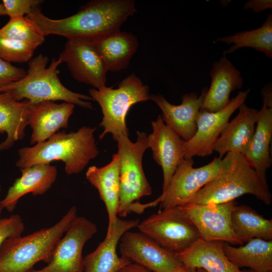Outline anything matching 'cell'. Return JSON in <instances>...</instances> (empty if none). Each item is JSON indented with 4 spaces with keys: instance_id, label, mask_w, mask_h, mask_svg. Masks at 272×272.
I'll list each match as a JSON object with an SVG mask.
<instances>
[{
    "instance_id": "d590c367",
    "label": "cell",
    "mask_w": 272,
    "mask_h": 272,
    "mask_svg": "<svg viewBox=\"0 0 272 272\" xmlns=\"http://www.w3.org/2000/svg\"><path fill=\"white\" fill-rule=\"evenodd\" d=\"M118 272H153L134 262H131L121 268Z\"/></svg>"
},
{
    "instance_id": "8fae6325",
    "label": "cell",
    "mask_w": 272,
    "mask_h": 272,
    "mask_svg": "<svg viewBox=\"0 0 272 272\" xmlns=\"http://www.w3.org/2000/svg\"><path fill=\"white\" fill-rule=\"evenodd\" d=\"M250 92V89L239 91L219 111L211 112L200 110L196 120V132L190 140L184 143V158L206 157L213 153L214 146L230 116L244 103Z\"/></svg>"
},
{
    "instance_id": "d4e9b609",
    "label": "cell",
    "mask_w": 272,
    "mask_h": 272,
    "mask_svg": "<svg viewBox=\"0 0 272 272\" xmlns=\"http://www.w3.org/2000/svg\"><path fill=\"white\" fill-rule=\"evenodd\" d=\"M91 41L107 71L111 72H118L127 68L139 45L135 35L120 30Z\"/></svg>"
},
{
    "instance_id": "b9f144b4",
    "label": "cell",
    "mask_w": 272,
    "mask_h": 272,
    "mask_svg": "<svg viewBox=\"0 0 272 272\" xmlns=\"http://www.w3.org/2000/svg\"><path fill=\"white\" fill-rule=\"evenodd\" d=\"M242 272H258V271H254V270L250 269V270H242ZM270 272H272V271H270Z\"/></svg>"
},
{
    "instance_id": "30bf717a",
    "label": "cell",
    "mask_w": 272,
    "mask_h": 272,
    "mask_svg": "<svg viewBox=\"0 0 272 272\" xmlns=\"http://www.w3.org/2000/svg\"><path fill=\"white\" fill-rule=\"evenodd\" d=\"M97 231L94 223L77 216L59 240L47 265L28 272H84L83 247Z\"/></svg>"
},
{
    "instance_id": "4316f807",
    "label": "cell",
    "mask_w": 272,
    "mask_h": 272,
    "mask_svg": "<svg viewBox=\"0 0 272 272\" xmlns=\"http://www.w3.org/2000/svg\"><path fill=\"white\" fill-rule=\"evenodd\" d=\"M223 251L236 267H248L258 272L272 271V241L253 238L244 245L234 247L224 242Z\"/></svg>"
},
{
    "instance_id": "9c48e42d",
    "label": "cell",
    "mask_w": 272,
    "mask_h": 272,
    "mask_svg": "<svg viewBox=\"0 0 272 272\" xmlns=\"http://www.w3.org/2000/svg\"><path fill=\"white\" fill-rule=\"evenodd\" d=\"M222 159L193 167L192 158H184L177 166L166 189L158 197L164 209L186 206L194 195L219 174Z\"/></svg>"
},
{
    "instance_id": "4dcf8cb0",
    "label": "cell",
    "mask_w": 272,
    "mask_h": 272,
    "mask_svg": "<svg viewBox=\"0 0 272 272\" xmlns=\"http://www.w3.org/2000/svg\"><path fill=\"white\" fill-rule=\"evenodd\" d=\"M35 49L27 44L0 36V58L9 62H29Z\"/></svg>"
},
{
    "instance_id": "7402d4cb",
    "label": "cell",
    "mask_w": 272,
    "mask_h": 272,
    "mask_svg": "<svg viewBox=\"0 0 272 272\" xmlns=\"http://www.w3.org/2000/svg\"><path fill=\"white\" fill-rule=\"evenodd\" d=\"M75 105L47 101L35 104L29 118L32 129L30 143L35 145L48 140L61 128L68 127Z\"/></svg>"
},
{
    "instance_id": "d6a6232c",
    "label": "cell",
    "mask_w": 272,
    "mask_h": 272,
    "mask_svg": "<svg viewBox=\"0 0 272 272\" xmlns=\"http://www.w3.org/2000/svg\"><path fill=\"white\" fill-rule=\"evenodd\" d=\"M42 0H3L6 15L10 18L24 16L43 3Z\"/></svg>"
},
{
    "instance_id": "e575fe53",
    "label": "cell",
    "mask_w": 272,
    "mask_h": 272,
    "mask_svg": "<svg viewBox=\"0 0 272 272\" xmlns=\"http://www.w3.org/2000/svg\"><path fill=\"white\" fill-rule=\"evenodd\" d=\"M271 8V0H250L245 2L243 7L244 10L251 9L255 14Z\"/></svg>"
},
{
    "instance_id": "52a82bcc",
    "label": "cell",
    "mask_w": 272,
    "mask_h": 272,
    "mask_svg": "<svg viewBox=\"0 0 272 272\" xmlns=\"http://www.w3.org/2000/svg\"><path fill=\"white\" fill-rule=\"evenodd\" d=\"M90 97L100 105L103 113L100 126L104 128L99 138L108 133L116 137L123 133L128 136L125 118L130 108L134 104L150 99L149 87L134 73L123 79L116 89L106 86L101 90L91 88Z\"/></svg>"
},
{
    "instance_id": "4fadbf2b",
    "label": "cell",
    "mask_w": 272,
    "mask_h": 272,
    "mask_svg": "<svg viewBox=\"0 0 272 272\" xmlns=\"http://www.w3.org/2000/svg\"><path fill=\"white\" fill-rule=\"evenodd\" d=\"M59 57L77 81L101 90L106 86V65L91 40L67 39Z\"/></svg>"
},
{
    "instance_id": "ffe728a7",
    "label": "cell",
    "mask_w": 272,
    "mask_h": 272,
    "mask_svg": "<svg viewBox=\"0 0 272 272\" xmlns=\"http://www.w3.org/2000/svg\"><path fill=\"white\" fill-rule=\"evenodd\" d=\"M21 176L9 187L2 200L3 209L9 212L14 211L19 199L28 193L40 195L52 186L57 177V169L50 164H39L20 169Z\"/></svg>"
},
{
    "instance_id": "ab89813d",
    "label": "cell",
    "mask_w": 272,
    "mask_h": 272,
    "mask_svg": "<svg viewBox=\"0 0 272 272\" xmlns=\"http://www.w3.org/2000/svg\"><path fill=\"white\" fill-rule=\"evenodd\" d=\"M1 185H0V192H1ZM3 205H2V200H1L0 199V219L2 218L1 217V214H2V211L3 210Z\"/></svg>"
},
{
    "instance_id": "cb8c5ba5",
    "label": "cell",
    "mask_w": 272,
    "mask_h": 272,
    "mask_svg": "<svg viewBox=\"0 0 272 272\" xmlns=\"http://www.w3.org/2000/svg\"><path fill=\"white\" fill-rule=\"evenodd\" d=\"M34 104L27 100L18 101L8 92L0 93V133L7 134L0 143V151L11 148L23 139Z\"/></svg>"
},
{
    "instance_id": "44dd1931",
    "label": "cell",
    "mask_w": 272,
    "mask_h": 272,
    "mask_svg": "<svg viewBox=\"0 0 272 272\" xmlns=\"http://www.w3.org/2000/svg\"><path fill=\"white\" fill-rule=\"evenodd\" d=\"M238 109V114L228 122L214 146V151L221 159L229 152L244 155L252 139L258 110L244 103Z\"/></svg>"
},
{
    "instance_id": "f546056e",
    "label": "cell",
    "mask_w": 272,
    "mask_h": 272,
    "mask_svg": "<svg viewBox=\"0 0 272 272\" xmlns=\"http://www.w3.org/2000/svg\"><path fill=\"white\" fill-rule=\"evenodd\" d=\"M0 36L27 44L35 49L45 40L39 26L26 16L10 18L8 23L0 29Z\"/></svg>"
},
{
    "instance_id": "1f68e13d",
    "label": "cell",
    "mask_w": 272,
    "mask_h": 272,
    "mask_svg": "<svg viewBox=\"0 0 272 272\" xmlns=\"http://www.w3.org/2000/svg\"><path fill=\"white\" fill-rule=\"evenodd\" d=\"M24 222L18 214H12L0 219V247L8 238L22 235L24 230Z\"/></svg>"
},
{
    "instance_id": "7c38bea8",
    "label": "cell",
    "mask_w": 272,
    "mask_h": 272,
    "mask_svg": "<svg viewBox=\"0 0 272 272\" xmlns=\"http://www.w3.org/2000/svg\"><path fill=\"white\" fill-rule=\"evenodd\" d=\"M234 201L218 204L188 205L180 207L198 231L200 238L242 245L232 226L231 213Z\"/></svg>"
},
{
    "instance_id": "836d02e7",
    "label": "cell",
    "mask_w": 272,
    "mask_h": 272,
    "mask_svg": "<svg viewBox=\"0 0 272 272\" xmlns=\"http://www.w3.org/2000/svg\"><path fill=\"white\" fill-rule=\"evenodd\" d=\"M27 72L0 58V87L23 78Z\"/></svg>"
},
{
    "instance_id": "f1b7e54d",
    "label": "cell",
    "mask_w": 272,
    "mask_h": 272,
    "mask_svg": "<svg viewBox=\"0 0 272 272\" xmlns=\"http://www.w3.org/2000/svg\"><path fill=\"white\" fill-rule=\"evenodd\" d=\"M216 41L228 44H233L223 52L224 56L244 47H250L260 51L269 58H272V13L258 28L239 31L232 35L220 37Z\"/></svg>"
},
{
    "instance_id": "5b68a950",
    "label": "cell",
    "mask_w": 272,
    "mask_h": 272,
    "mask_svg": "<svg viewBox=\"0 0 272 272\" xmlns=\"http://www.w3.org/2000/svg\"><path fill=\"white\" fill-rule=\"evenodd\" d=\"M77 216L74 206L51 227L6 239L0 247V272H28L40 261L49 262L57 243Z\"/></svg>"
},
{
    "instance_id": "74e56055",
    "label": "cell",
    "mask_w": 272,
    "mask_h": 272,
    "mask_svg": "<svg viewBox=\"0 0 272 272\" xmlns=\"http://www.w3.org/2000/svg\"><path fill=\"white\" fill-rule=\"evenodd\" d=\"M169 272H196V269L187 267L182 264Z\"/></svg>"
},
{
    "instance_id": "8992f818",
    "label": "cell",
    "mask_w": 272,
    "mask_h": 272,
    "mask_svg": "<svg viewBox=\"0 0 272 272\" xmlns=\"http://www.w3.org/2000/svg\"><path fill=\"white\" fill-rule=\"evenodd\" d=\"M115 140L118 146L120 173L118 216L125 217L133 212L135 202L152 193L142 165L143 155L149 148L148 135L138 131L137 141L132 142L128 135L120 133Z\"/></svg>"
},
{
    "instance_id": "5bb4252c",
    "label": "cell",
    "mask_w": 272,
    "mask_h": 272,
    "mask_svg": "<svg viewBox=\"0 0 272 272\" xmlns=\"http://www.w3.org/2000/svg\"><path fill=\"white\" fill-rule=\"evenodd\" d=\"M118 244L121 256L153 272H169L182 264L175 254L141 232H125Z\"/></svg>"
},
{
    "instance_id": "ac0fdd59",
    "label": "cell",
    "mask_w": 272,
    "mask_h": 272,
    "mask_svg": "<svg viewBox=\"0 0 272 272\" xmlns=\"http://www.w3.org/2000/svg\"><path fill=\"white\" fill-rule=\"evenodd\" d=\"M209 74L211 84L200 109L215 112L229 104L231 92L242 87L243 79L241 72L224 55L213 63Z\"/></svg>"
},
{
    "instance_id": "d6986e66",
    "label": "cell",
    "mask_w": 272,
    "mask_h": 272,
    "mask_svg": "<svg viewBox=\"0 0 272 272\" xmlns=\"http://www.w3.org/2000/svg\"><path fill=\"white\" fill-rule=\"evenodd\" d=\"M86 177L98 190L100 197L105 204L108 217L106 236H108L112 231L118 218L120 173L117 154H114L111 162L103 167H89L86 173Z\"/></svg>"
},
{
    "instance_id": "60d3db41",
    "label": "cell",
    "mask_w": 272,
    "mask_h": 272,
    "mask_svg": "<svg viewBox=\"0 0 272 272\" xmlns=\"http://www.w3.org/2000/svg\"><path fill=\"white\" fill-rule=\"evenodd\" d=\"M196 272H207L205 269L201 268H196Z\"/></svg>"
},
{
    "instance_id": "8d00e7d4",
    "label": "cell",
    "mask_w": 272,
    "mask_h": 272,
    "mask_svg": "<svg viewBox=\"0 0 272 272\" xmlns=\"http://www.w3.org/2000/svg\"><path fill=\"white\" fill-rule=\"evenodd\" d=\"M261 94L263 97V101L267 106L272 107V94L271 86L269 84L267 85L261 90Z\"/></svg>"
},
{
    "instance_id": "f35d334b",
    "label": "cell",
    "mask_w": 272,
    "mask_h": 272,
    "mask_svg": "<svg viewBox=\"0 0 272 272\" xmlns=\"http://www.w3.org/2000/svg\"><path fill=\"white\" fill-rule=\"evenodd\" d=\"M6 15L5 9L3 4L0 3V16Z\"/></svg>"
},
{
    "instance_id": "9a60e30c",
    "label": "cell",
    "mask_w": 272,
    "mask_h": 272,
    "mask_svg": "<svg viewBox=\"0 0 272 272\" xmlns=\"http://www.w3.org/2000/svg\"><path fill=\"white\" fill-rule=\"evenodd\" d=\"M152 132L148 135V148L163 171V191L167 187L180 163L184 159V141L163 121L159 115L151 122Z\"/></svg>"
},
{
    "instance_id": "7a4b0ae2",
    "label": "cell",
    "mask_w": 272,
    "mask_h": 272,
    "mask_svg": "<svg viewBox=\"0 0 272 272\" xmlns=\"http://www.w3.org/2000/svg\"><path fill=\"white\" fill-rule=\"evenodd\" d=\"M245 194L255 196L266 205L271 203L266 178L251 167L242 155L229 152L221 160L219 174L186 205L225 203Z\"/></svg>"
},
{
    "instance_id": "e0dca14e",
    "label": "cell",
    "mask_w": 272,
    "mask_h": 272,
    "mask_svg": "<svg viewBox=\"0 0 272 272\" xmlns=\"http://www.w3.org/2000/svg\"><path fill=\"white\" fill-rule=\"evenodd\" d=\"M138 220H122L118 218L111 234L105 237L97 247L84 257V272H118L131 262L128 258L119 256L116 250L122 235L137 227Z\"/></svg>"
},
{
    "instance_id": "603a6c76",
    "label": "cell",
    "mask_w": 272,
    "mask_h": 272,
    "mask_svg": "<svg viewBox=\"0 0 272 272\" xmlns=\"http://www.w3.org/2000/svg\"><path fill=\"white\" fill-rule=\"evenodd\" d=\"M224 242L198 239L189 248L175 255L184 266L201 268L207 272H242L227 257Z\"/></svg>"
},
{
    "instance_id": "484cf974",
    "label": "cell",
    "mask_w": 272,
    "mask_h": 272,
    "mask_svg": "<svg viewBox=\"0 0 272 272\" xmlns=\"http://www.w3.org/2000/svg\"><path fill=\"white\" fill-rule=\"evenodd\" d=\"M256 126L244 157L253 169L266 178V173L271 164L270 145L272 138V107L263 101L258 110Z\"/></svg>"
},
{
    "instance_id": "ba28073f",
    "label": "cell",
    "mask_w": 272,
    "mask_h": 272,
    "mask_svg": "<svg viewBox=\"0 0 272 272\" xmlns=\"http://www.w3.org/2000/svg\"><path fill=\"white\" fill-rule=\"evenodd\" d=\"M137 227L174 254L186 250L200 238L198 230L180 207L159 211L140 222Z\"/></svg>"
},
{
    "instance_id": "6da1fadb",
    "label": "cell",
    "mask_w": 272,
    "mask_h": 272,
    "mask_svg": "<svg viewBox=\"0 0 272 272\" xmlns=\"http://www.w3.org/2000/svg\"><path fill=\"white\" fill-rule=\"evenodd\" d=\"M136 12L133 0H93L82 6L76 14L61 19L48 18L39 7L26 17L39 26L45 36L57 35L67 39L93 40L120 30Z\"/></svg>"
},
{
    "instance_id": "277c9868",
    "label": "cell",
    "mask_w": 272,
    "mask_h": 272,
    "mask_svg": "<svg viewBox=\"0 0 272 272\" xmlns=\"http://www.w3.org/2000/svg\"><path fill=\"white\" fill-rule=\"evenodd\" d=\"M48 57L40 54L28 62L26 76L22 79L0 87V93H9L18 101L27 100L33 104L47 101H62L83 108L92 109L89 96L71 91L62 85L58 76L60 57L52 58L47 67Z\"/></svg>"
},
{
    "instance_id": "3957f363",
    "label": "cell",
    "mask_w": 272,
    "mask_h": 272,
    "mask_svg": "<svg viewBox=\"0 0 272 272\" xmlns=\"http://www.w3.org/2000/svg\"><path fill=\"white\" fill-rule=\"evenodd\" d=\"M96 127L83 126L77 131H57L48 140L18 150L20 169L39 164L62 161L67 175L81 172L99 153L94 133Z\"/></svg>"
},
{
    "instance_id": "2e32d148",
    "label": "cell",
    "mask_w": 272,
    "mask_h": 272,
    "mask_svg": "<svg viewBox=\"0 0 272 272\" xmlns=\"http://www.w3.org/2000/svg\"><path fill=\"white\" fill-rule=\"evenodd\" d=\"M208 89L204 88L199 96L194 92L184 94L181 97V103L178 105L171 104L160 94L150 95V100L162 110L164 122L187 142L196 132V118Z\"/></svg>"
},
{
    "instance_id": "83f0119b",
    "label": "cell",
    "mask_w": 272,
    "mask_h": 272,
    "mask_svg": "<svg viewBox=\"0 0 272 272\" xmlns=\"http://www.w3.org/2000/svg\"><path fill=\"white\" fill-rule=\"evenodd\" d=\"M231 222L236 236L243 243L253 238L272 239V220L264 218L248 206L235 204L232 211Z\"/></svg>"
}]
</instances>
